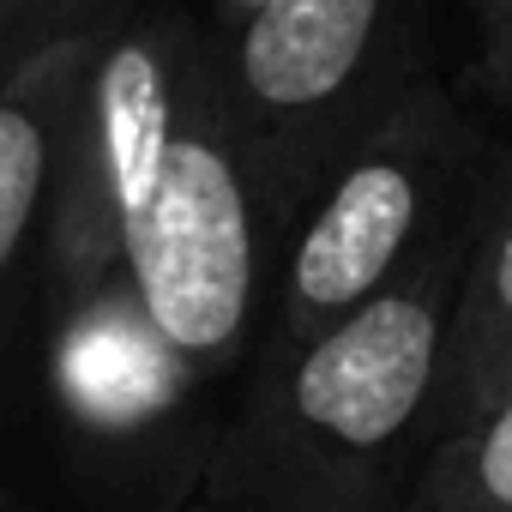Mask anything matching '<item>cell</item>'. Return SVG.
Instances as JSON below:
<instances>
[{
  "label": "cell",
  "instance_id": "cell-1",
  "mask_svg": "<svg viewBox=\"0 0 512 512\" xmlns=\"http://www.w3.org/2000/svg\"><path fill=\"white\" fill-rule=\"evenodd\" d=\"M278 235L223 103L211 19L181 0H127L91 25L55 145L43 308L121 272L181 362L235 392Z\"/></svg>",
  "mask_w": 512,
  "mask_h": 512
},
{
  "label": "cell",
  "instance_id": "cell-2",
  "mask_svg": "<svg viewBox=\"0 0 512 512\" xmlns=\"http://www.w3.org/2000/svg\"><path fill=\"white\" fill-rule=\"evenodd\" d=\"M476 199L368 308L247 362L205 470L211 512H404L440 440V380Z\"/></svg>",
  "mask_w": 512,
  "mask_h": 512
},
{
  "label": "cell",
  "instance_id": "cell-3",
  "mask_svg": "<svg viewBox=\"0 0 512 512\" xmlns=\"http://www.w3.org/2000/svg\"><path fill=\"white\" fill-rule=\"evenodd\" d=\"M488 163L494 151L452 91L416 73L290 211L247 362H278L386 296L452 229Z\"/></svg>",
  "mask_w": 512,
  "mask_h": 512
},
{
  "label": "cell",
  "instance_id": "cell-4",
  "mask_svg": "<svg viewBox=\"0 0 512 512\" xmlns=\"http://www.w3.org/2000/svg\"><path fill=\"white\" fill-rule=\"evenodd\" d=\"M31 398L67 464L127 512L205 500L223 392L181 362L121 272L37 314Z\"/></svg>",
  "mask_w": 512,
  "mask_h": 512
},
{
  "label": "cell",
  "instance_id": "cell-5",
  "mask_svg": "<svg viewBox=\"0 0 512 512\" xmlns=\"http://www.w3.org/2000/svg\"><path fill=\"white\" fill-rule=\"evenodd\" d=\"M223 103L278 229L320 169L416 79L410 0H266L217 37Z\"/></svg>",
  "mask_w": 512,
  "mask_h": 512
},
{
  "label": "cell",
  "instance_id": "cell-6",
  "mask_svg": "<svg viewBox=\"0 0 512 512\" xmlns=\"http://www.w3.org/2000/svg\"><path fill=\"white\" fill-rule=\"evenodd\" d=\"M73 61L79 37L0 61V416H13L31 398L49 193H55V145L73 91Z\"/></svg>",
  "mask_w": 512,
  "mask_h": 512
},
{
  "label": "cell",
  "instance_id": "cell-7",
  "mask_svg": "<svg viewBox=\"0 0 512 512\" xmlns=\"http://www.w3.org/2000/svg\"><path fill=\"white\" fill-rule=\"evenodd\" d=\"M506 380H512V151H494L446 332L440 434L458 428L476 404H488Z\"/></svg>",
  "mask_w": 512,
  "mask_h": 512
},
{
  "label": "cell",
  "instance_id": "cell-8",
  "mask_svg": "<svg viewBox=\"0 0 512 512\" xmlns=\"http://www.w3.org/2000/svg\"><path fill=\"white\" fill-rule=\"evenodd\" d=\"M404 512H512V380L434 440Z\"/></svg>",
  "mask_w": 512,
  "mask_h": 512
},
{
  "label": "cell",
  "instance_id": "cell-9",
  "mask_svg": "<svg viewBox=\"0 0 512 512\" xmlns=\"http://www.w3.org/2000/svg\"><path fill=\"white\" fill-rule=\"evenodd\" d=\"M121 7L127 0H0V61L31 55L61 37H85Z\"/></svg>",
  "mask_w": 512,
  "mask_h": 512
},
{
  "label": "cell",
  "instance_id": "cell-10",
  "mask_svg": "<svg viewBox=\"0 0 512 512\" xmlns=\"http://www.w3.org/2000/svg\"><path fill=\"white\" fill-rule=\"evenodd\" d=\"M476 73L494 97H512V0H488L476 13Z\"/></svg>",
  "mask_w": 512,
  "mask_h": 512
},
{
  "label": "cell",
  "instance_id": "cell-11",
  "mask_svg": "<svg viewBox=\"0 0 512 512\" xmlns=\"http://www.w3.org/2000/svg\"><path fill=\"white\" fill-rule=\"evenodd\" d=\"M260 7H266V0H199V13L211 19V31H217V37H223V31H235L247 13H260Z\"/></svg>",
  "mask_w": 512,
  "mask_h": 512
},
{
  "label": "cell",
  "instance_id": "cell-12",
  "mask_svg": "<svg viewBox=\"0 0 512 512\" xmlns=\"http://www.w3.org/2000/svg\"><path fill=\"white\" fill-rule=\"evenodd\" d=\"M0 512H37V506H31V500H25L7 476H0Z\"/></svg>",
  "mask_w": 512,
  "mask_h": 512
},
{
  "label": "cell",
  "instance_id": "cell-13",
  "mask_svg": "<svg viewBox=\"0 0 512 512\" xmlns=\"http://www.w3.org/2000/svg\"><path fill=\"white\" fill-rule=\"evenodd\" d=\"M482 7H488V0H470V13H482Z\"/></svg>",
  "mask_w": 512,
  "mask_h": 512
}]
</instances>
